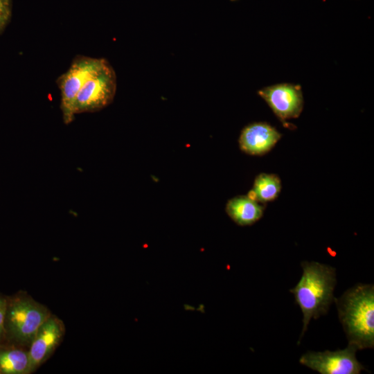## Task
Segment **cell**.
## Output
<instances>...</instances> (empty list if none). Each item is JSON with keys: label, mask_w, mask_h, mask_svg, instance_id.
Instances as JSON below:
<instances>
[{"label": "cell", "mask_w": 374, "mask_h": 374, "mask_svg": "<svg viewBox=\"0 0 374 374\" xmlns=\"http://www.w3.org/2000/svg\"><path fill=\"white\" fill-rule=\"evenodd\" d=\"M12 0H0V34L9 24L12 15Z\"/></svg>", "instance_id": "cell-13"}, {"label": "cell", "mask_w": 374, "mask_h": 374, "mask_svg": "<svg viewBox=\"0 0 374 374\" xmlns=\"http://www.w3.org/2000/svg\"><path fill=\"white\" fill-rule=\"evenodd\" d=\"M26 348L0 344V374H30V359Z\"/></svg>", "instance_id": "cell-11"}, {"label": "cell", "mask_w": 374, "mask_h": 374, "mask_svg": "<svg viewBox=\"0 0 374 374\" xmlns=\"http://www.w3.org/2000/svg\"><path fill=\"white\" fill-rule=\"evenodd\" d=\"M357 350L348 344L335 351H308L300 357L299 362L321 374H359L365 368L356 358Z\"/></svg>", "instance_id": "cell-6"}, {"label": "cell", "mask_w": 374, "mask_h": 374, "mask_svg": "<svg viewBox=\"0 0 374 374\" xmlns=\"http://www.w3.org/2000/svg\"><path fill=\"white\" fill-rule=\"evenodd\" d=\"M226 212L237 224L249 226L262 217L264 207L249 196L240 195L228 201Z\"/></svg>", "instance_id": "cell-10"}, {"label": "cell", "mask_w": 374, "mask_h": 374, "mask_svg": "<svg viewBox=\"0 0 374 374\" xmlns=\"http://www.w3.org/2000/svg\"><path fill=\"white\" fill-rule=\"evenodd\" d=\"M280 189L281 183L278 175L261 173L255 179L247 195L258 202L265 203L275 199Z\"/></svg>", "instance_id": "cell-12"}, {"label": "cell", "mask_w": 374, "mask_h": 374, "mask_svg": "<svg viewBox=\"0 0 374 374\" xmlns=\"http://www.w3.org/2000/svg\"><path fill=\"white\" fill-rule=\"evenodd\" d=\"M335 302L348 344L357 350L374 347V285L358 283Z\"/></svg>", "instance_id": "cell-1"}, {"label": "cell", "mask_w": 374, "mask_h": 374, "mask_svg": "<svg viewBox=\"0 0 374 374\" xmlns=\"http://www.w3.org/2000/svg\"><path fill=\"white\" fill-rule=\"evenodd\" d=\"M64 334L63 321L51 314L39 327L28 348L30 373L49 359L62 342Z\"/></svg>", "instance_id": "cell-8"}, {"label": "cell", "mask_w": 374, "mask_h": 374, "mask_svg": "<svg viewBox=\"0 0 374 374\" xmlns=\"http://www.w3.org/2000/svg\"><path fill=\"white\" fill-rule=\"evenodd\" d=\"M51 312L26 292L7 297L3 339L28 348L34 336Z\"/></svg>", "instance_id": "cell-3"}, {"label": "cell", "mask_w": 374, "mask_h": 374, "mask_svg": "<svg viewBox=\"0 0 374 374\" xmlns=\"http://www.w3.org/2000/svg\"><path fill=\"white\" fill-rule=\"evenodd\" d=\"M7 297L0 294V344L2 343L4 334V321Z\"/></svg>", "instance_id": "cell-14"}, {"label": "cell", "mask_w": 374, "mask_h": 374, "mask_svg": "<svg viewBox=\"0 0 374 374\" xmlns=\"http://www.w3.org/2000/svg\"><path fill=\"white\" fill-rule=\"evenodd\" d=\"M258 93L281 121L298 118L303 109L300 85L280 83L265 87Z\"/></svg>", "instance_id": "cell-7"}, {"label": "cell", "mask_w": 374, "mask_h": 374, "mask_svg": "<svg viewBox=\"0 0 374 374\" xmlns=\"http://www.w3.org/2000/svg\"><path fill=\"white\" fill-rule=\"evenodd\" d=\"M116 91V75L105 58L88 78L78 92L74 105L75 114L98 112L108 106Z\"/></svg>", "instance_id": "cell-4"}, {"label": "cell", "mask_w": 374, "mask_h": 374, "mask_svg": "<svg viewBox=\"0 0 374 374\" xmlns=\"http://www.w3.org/2000/svg\"><path fill=\"white\" fill-rule=\"evenodd\" d=\"M302 276L290 292L303 313V330L299 343L312 319L326 315L335 302L334 290L337 283L335 267L317 262H301Z\"/></svg>", "instance_id": "cell-2"}, {"label": "cell", "mask_w": 374, "mask_h": 374, "mask_svg": "<svg viewBox=\"0 0 374 374\" xmlns=\"http://www.w3.org/2000/svg\"><path fill=\"white\" fill-rule=\"evenodd\" d=\"M103 58L78 55L69 68L56 80L60 91V109L66 125L75 118L74 105L76 96L88 78L100 66Z\"/></svg>", "instance_id": "cell-5"}, {"label": "cell", "mask_w": 374, "mask_h": 374, "mask_svg": "<svg viewBox=\"0 0 374 374\" xmlns=\"http://www.w3.org/2000/svg\"><path fill=\"white\" fill-rule=\"evenodd\" d=\"M276 128L265 122L246 126L239 138L240 149L247 154L262 155L269 152L280 139Z\"/></svg>", "instance_id": "cell-9"}]
</instances>
